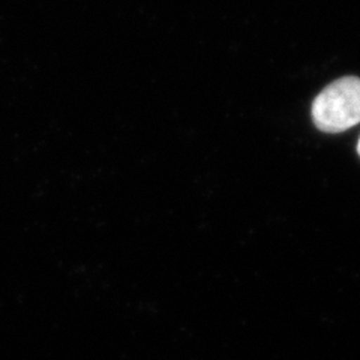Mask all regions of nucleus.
I'll use <instances>...</instances> for the list:
<instances>
[{
  "instance_id": "1",
  "label": "nucleus",
  "mask_w": 360,
  "mask_h": 360,
  "mask_svg": "<svg viewBox=\"0 0 360 360\" xmlns=\"http://www.w3.org/2000/svg\"><path fill=\"white\" fill-rule=\"evenodd\" d=\"M312 120L323 132H344L360 123V78L344 77L326 87L312 104Z\"/></svg>"
},
{
  "instance_id": "2",
  "label": "nucleus",
  "mask_w": 360,
  "mask_h": 360,
  "mask_svg": "<svg viewBox=\"0 0 360 360\" xmlns=\"http://www.w3.org/2000/svg\"><path fill=\"white\" fill-rule=\"evenodd\" d=\"M357 153L360 155V140H359V143H357Z\"/></svg>"
}]
</instances>
